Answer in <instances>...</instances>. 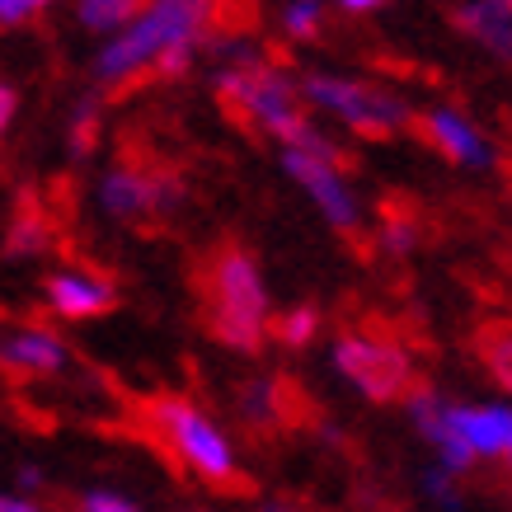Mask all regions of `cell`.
<instances>
[{"label":"cell","mask_w":512,"mask_h":512,"mask_svg":"<svg viewBox=\"0 0 512 512\" xmlns=\"http://www.w3.org/2000/svg\"><path fill=\"white\" fill-rule=\"evenodd\" d=\"M494 5H498V10H508V15H512V0H494Z\"/></svg>","instance_id":"d4e9b609"},{"label":"cell","mask_w":512,"mask_h":512,"mask_svg":"<svg viewBox=\"0 0 512 512\" xmlns=\"http://www.w3.org/2000/svg\"><path fill=\"white\" fill-rule=\"evenodd\" d=\"M202 287V311H207V329L231 348L254 353L268 334L264 320V282L259 268L240 245H217L207 254V268L198 273Z\"/></svg>","instance_id":"6da1fadb"},{"label":"cell","mask_w":512,"mask_h":512,"mask_svg":"<svg viewBox=\"0 0 512 512\" xmlns=\"http://www.w3.org/2000/svg\"><path fill=\"white\" fill-rule=\"evenodd\" d=\"M409 409H414V423L423 428V437L442 451V461H447L451 470H466L470 461H475V456H470V447L456 437V428H451L447 404H437L428 390H414V395H409Z\"/></svg>","instance_id":"8fae6325"},{"label":"cell","mask_w":512,"mask_h":512,"mask_svg":"<svg viewBox=\"0 0 512 512\" xmlns=\"http://www.w3.org/2000/svg\"><path fill=\"white\" fill-rule=\"evenodd\" d=\"M268 329H273L282 343H311L315 329H320V315H315L311 306H306V311H287V315H278Z\"/></svg>","instance_id":"e0dca14e"},{"label":"cell","mask_w":512,"mask_h":512,"mask_svg":"<svg viewBox=\"0 0 512 512\" xmlns=\"http://www.w3.org/2000/svg\"><path fill=\"white\" fill-rule=\"evenodd\" d=\"M447 19L456 24L461 33H470V38H480L494 57H503V62H512V15L508 10H498L494 0H470V5H451Z\"/></svg>","instance_id":"30bf717a"},{"label":"cell","mask_w":512,"mask_h":512,"mask_svg":"<svg viewBox=\"0 0 512 512\" xmlns=\"http://www.w3.org/2000/svg\"><path fill=\"white\" fill-rule=\"evenodd\" d=\"M334 362L348 381L367 390L372 400H395L409 390V357L395 348L390 339H376V334H343L334 343Z\"/></svg>","instance_id":"5b68a950"},{"label":"cell","mask_w":512,"mask_h":512,"mask_svg":"<svg viewBox=\"0 0 512 512\" xmlns=\"http://www.w3.org/2000/svg\"><path fill=\"white\" fill-rule=\"evenodd\" d=\"M409 132H419L428 146H437L447 160L456 165H484L489 151H484V141L470 132L456 113H409Z\"/></svg>","instance_id":"ba28073f"},{"label":"cell","mask_w":512,"mask_h":512,"mask_svg":"<svg viewBox=\"0 0 512 512\" xmlns=\"http://www.w3.org/2000/svg\"><path fill=\"white\" fill-rule=\"evenodd\" d=\"M10 118H15V90H10V85H0V132L10 127Z\"/></svg>","instance_id":"44dd1931"},{"label":"cell","mask_w":512,"mask_h":512,"mask_svg":"<svg viewBox=\"0 0 512 512\" xmlns=\"http://www.w3.org/2000/svg\"><path fill=\"white\" fill-rule=\"evenodd\" d=\"M47 296H52V306L71 320H85V315H104L118 306V296L113 287H99V282H85V278H52L47 282Z\"/></svg>","instance_id":"7c38bea8"},{"label":"cell","mask_w":512,"mask_h":512,"mask_svg":"<svg viewBox=\"0 0 512 512\" xmlns=\"http://www.w3.org/2000/svg\"><path fill=\"white\" fill-rule=\"evenodd\" d=\"M202 10H207V0H156V5L137 19V29H127L123 38L99 57V71L109 80L137 76L141 66L156 62L165 47L193 43L202 29Z\"/></svg>","instance_id":"7a4b0ae2"},{"label":"cell","mask_w":512,"mask_h":512,"mask_svg":"<svg viewBox=\"0 0 512 512\" xmlns=\"http://www.w3.org/2000/svg\"><path fill=\"white\" fill-rule=\"evenodd\" d=\"M480 353H484V362H489V372L498 376V386L512 390V329H503V325L484 329Z\"/></svg>","instance_id":"2e32d148"},{"label":"cell","mask_w":512,"mask_h":512,"mask_svg":"<svg viewBox=\"0 0 512 512\" xmlns=\"http://www.w3.org/2000/svg\"><path fill=\"white\" fill-rule=\"evenodd\" d=\"M456 437L470 447V456H498L512 447V409L489 404V409H447Z\"/></svg>","instance_id":"9c48e42d"},{"label":"cell","mask_w":512,"mask_h":512,"mask_svg":"<svg viewBox=\"0 0 512 512\" xmlns=\"http://www.w3.org/2000/svg\"><path fill=\"white\" fill-rule=\"evenodd\" d=\"M151 414H156V428L165 433V442L184 456L188 466L198 470L202 480H212V484H235V480H240V475H235V461H231L226 437L202 419L193 404H184V400H156V409H151Z\"/></svg>","instance_id":"3957f363"},{"label":"cell","mask_w":512,"mask_h":512,"mask_svg":"<svg viewBox=\"0 0 512 512\" xmlns=\"http://www.w3.org/2000/svg\"><path fill=\"white\" fill-rule=\"evenodd\" d=\"M287 170L301 179V184L315 193V202L325 207V217L339 226L348 240H353L357 249H367V240H362V231H357V202L353 193L343 188L339 170H329L325 160H315V156H301V151H287Z\"/></svg>","instance_id":"52a82bcc"},{"label":"cell","mask_w":512,"mask_h":512,"mask_svg":"<svg viewBox=\"0 0 512 512\" xmlns=\"http://www.w3.org/2000/svg\"><path fill=\"white\" fill-rule=\"evenodd\" d=\"M428 494H437L442 503H451V484H447V475H428Z\"/></svg>","instance_id":"603a6c76"},{"label":"cell","mask_w":512,"mask_h":512,"mask_svg":"<svg viewBox=\"0 0 512 512\" xmlns=\"http://www.w3.org/2000/svg\"><path fill=\"white\" fill-rule=\"evenodd\" d=\"M306 94L315 104H325L353 127L357 137L367 141H390L400 127H409V109L386 99V94L367 90V85H348V80H329V76H311L306 80Z\"/></svg>","instance_id":"277c9868"},{"label":"cell","mask_w":512,"mask_h":512,"mask_svg":"<svg viewBox=\"0 0 512 512\" xmlns=\"http://www.w3.org/2000/svg\"><path fill=\"white\" fill-rule=\"evenodd\" d=\"M508 456H512V447H508Z\"/></svg>","instance_id":"484cf974"},{"label":"cell","mask_w":512,"mask_h":512,"mask_svg":"<svg viewBox=\"0 0 512 512\" xmlns=\"http://www.w3.org/2000/svg\"><path fill=\"white\" fill-rule=\"evenodd\" d=\"M179 198L174 179H160L151 170H113L104 179V202L109 212H118L123 221H141V217H160L170 202Z\"/></svg>","instance_id":"8992f818"},{"label":"cell","mask_w":512,"mask_h":512,"mask_svg":"<svg viewBox=\"0 0 512 512\" xmlns=\"http://www.w3.org/2000/svg\"><path fill=\"white\" fill-rule=\"evenodd\" d=\"M419 207L404 198H390L386 202V221H381V240H386V249H395V254H409L414 249V240H419Z\"/></svg>","instance_id":"5bb4252c"},{"label":"cell","mask_w":512,"mask_h":512,"mask_svg":"<svg viewBox=\"0 0 512 512\" xmlns=\"http://www.w3.org/2000/svg\"><path fill=\"white\" fill-rule=\"evenodd\" d=\"M43 5L47 0H0V19H5V24H24V19H33Z\"/></svg>","instance_id":"d6986e66"},{"label":"cell","mask_w":512,"mask_h":512,"mask_svg":"<svg viewBox=\"0 0 512 512\" xmlns=\"http://www.w3.org/2000/svg\"><path fill=\"white\" fill-rule=\"evenodd\" d=\"M0 512H43V508H33L29 498H10V494H0Z\"/></svg>","instance_id":"7402d4cb"},{"label":"cell","mask_w":512,"mask_h":512,"mask_svg":"<svg viewBox=\"0 0 512 512\" xmlns=\"http://www.w3.org/2000/svg\"><path fill=\"white\" fill-rule=\"evenodd\" d=\"M0 362L5 367H24V372H57L66 362L62 343L47 334H19V339L0 343Z\"/></svg>","instance_id":"4fadbf2b"},{"label":"cell","mask_w":512,"mask_h":512,"mask_svg":"<svg viewBox=\"0 0 512 512\" xmlns=\"http://www.w3.org/2000/svg\"><path fill=\"white\" fill-rule=\"evenodd\" d=\"M287 29H292L296 38H311V33L320 29V5H315V0L292 5V10H287Z\"/></svg>","instance_id":"ac0fdd59"},{"label":"cell","mask_w":512,"mask_h":512,"mask_svg":"<svg viewBox=\"0 0 512 512\" xmlns=\"http://www.w3.org/2000/svg\"><path fill=\"white\" fill-rule=\"evenodd\" d=\"M80 512H137V508H127L123 498H109V494H90L85 498V508Z\"/></svg>","instance_id":"ffe728a7"},{"label":"cell","mask_w":512,"mask_h":512,"mask_svg":"<svg viewBox=\"0 0 512 512\" xmlns=\"http://www.w3.org/2000/svg\"><path fill=\"white\" fill-rule=\"evenodd\" d=\"M339 5H348V10H372V5H381V0H339Z\"/></svg>","instance_id":"cb8c5ba5"},{"label":"cell","mask_w":512,"mask_h":512,"mask_svg":"<svg viewBox=\"0 0 512 512\" xmlns=\"http://www.w3.org/2000/svg\"><path fill=\"white\" fill-rule=\"evenodd\" d=\"M156 0H80V19L90 29H118L132 15H146Z\"/></svg>","instance_id":"9a60e30c"}]
</instances>
